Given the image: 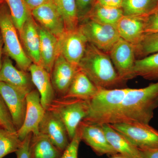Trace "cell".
I'll return each instance as SVG.
<instances>
[{
  "label": "cell",
  "mask_w": 158,
  "mask_h": 158,
  "mask_svg": "<svg viewBox=\"0 0 158 158\" xmlns=\"http://www.w3.org/2000/svg\"><path fill=\"white\" fill-rule=\"evenodd\" d=\"M158 107V81L141 88H130L111 123L149 124Z\"/></svg>",
  "instance_id": "6da1fadb"
},
{
  "label": "cell",
  "mask_w": 158,
  "mask_h": 158,
  "mask_svg": "<svg viewBox=\"0 0 158 158\" xmlns=\"http://www.w3.org/2000/svg\"><path fill=\"white\" fill-rule=\"evenodd\" d=\"M79 68L97 88L114 89L123 84L109 54L88 43Z\"/></svg>",
  "instance_id": "7a4b0ae2"
},
{
  "label": "cell",
  "mask_w": 158,
  "mask_h": 158,
  "mask_svg": "<svg viewBox=\"0 0 158 158\" xmlns=\"http://www.w3.org/2000/svg\"><path fill=\"white\" fill-rule=\"evenodd\" d=\"M130 88H98L96 94L88 101L89 111L83 121L94 124H110Z\"/></svg>",
  "instance_id": "3957f363"
},
{
  "label": "cell",
  "mask_w": 158,
  "mask_h": 158,
  "mask_svg": "<svg viewBox=\"0 0 158 158\" xmlns=\"http://www.w3.org/2000/svg\"><path fill=\"white\" fill-rule=\"evenodd\" d=\"M0 31L4 43L3 54L14 60L19 69L28 72L33 63L23 48L10 9L6 2L0 5Z\"/></svg>",
  "instance_id": "277c9868"
},
{
  "label": "cell",
  "mask_w": 158,
  "mask_h": 158,
  "mask_svg": "<svg viewBox=\"0 0 158 158\" xmlns=\"http://www.w3.org/2000/svg\"><path fill=\"white\" fill-rule=\"evenodd\" d=\"M47 110L56 114L63 122L71 141L79 125L88 115L89 103L88 101L81 99L56 97Z\"/></svg>",
  "instance_id": "5b68a950"
},
{
  "label": "cell",
  "mask_w": 158,
  "mask_h": 158,
  "mask_svg": "<svg viewBox=\"0 0 158 158\" xmlns=\"http://www.w3.org/2000/svg\"><path fill=\"white\" fill-rule=\"evenodd\" d=\"M110 124L139 149L158 148V131L149 124L128 122Z\"/></svg>",
  "instance_id": "8992f818"
},
{
  "label": "cell",
  "mask_w": 158,
  "mask_h": 158,
  "mask_svg": "<svg viewBox=\"0 0 158 158\" xmlns=\"http://www.w3.org/2000/svg\"><path fill=\"white\" fill-rule=\"evenodd\" d=\"M78 28L88 43L108 54L120 38L116 26L104 24L89 19L79 23Z\"/></svg>",
  "instance_id": "52a82bcc"
},
{
  "label": "cell",
  "mask_w": 158,
  "mask_h": 158,
  "mask_svg": "<svg viewBox=\"0 0 158 158\" xmlns=\"http://www.w3.org/2000/svg\"><path fill=\"white\" fill-rule=\"evenodd\" d=\"M109 55L117 73L123 81L135 78L134 68L137 59L134 45L120 38Z\"/></svg>",
  "instance_id": "ba28073f"
},
{
  "label": "cell",
  "mask_w": 158,
  "mask_h": 158,
  "mask_svg": "<svg viewBox=\"0 0 158 158\" xmlns=\"http://www.w3.org/2000/svg\"><path fill=\"white\" fill-rule=\"evenodd\" d=\"M58 43L59 55L69 62L78 66L88 43L79 28L65 31L58 38Z\"/></svg>",
  "instance_id": "9c48e42d"
},
{
  "label": "cell",
  "mask_w": 158,
  "mask_h": 158,
  "mask_svg": "<svg viewBox=\"0 0 158 158\" xmlns=\"http://www.w3.org/2000/svg\"><path fill=\"white\" fill-rule=\"evenodd\" d=\"M27 109L22 126L17 131L19 138L23 141L29 134H39V125L45 114L46 110L40 102V94L36 89L27 95Z\"/></svg>",
  "instance_id": "30bf717a"
},
{
  "label": "cell",
  "mask_w": 158,
  "mask_h": 158,
  "mask_svg": "<svg viewBox=\"0 0 158 158\" xmlns=\"http://www.w3.org/2000/svg\"><path fill=\"white\" fill-rule=\"evenodd\" d=\"M31 15L38 25L58 38L66 31L62 15L53 1L32 10Z\"/></svg>",
  "instance_id": "8fae6325"
},
{
  "label": "cell",
  "mask_w": 158,
  "mask_h": 158,
  "mask_svg": "<svg viewBox=\"0 0 158 158\" xmlns=\"http://www.w3.org/2000/svg\"><path fill=\"white\" fill-rule=\"evenodd\" d=\"M39 133L46 136L50 141L63 152L70 143L67 129L56 114L46 110L39 125Z\"/></svg>",
  "instance_id": "7c38bea8"
},
{
  "label": "cell",
  "mask_w": 158,
  "mask_h": 158,
  "mask_svg": "<svg viewBox=\"0 0 158 158\" xmlns=\"http://www.w3.org/2000/svg\"><path fill=\"white\" fill-rule=\"evenodd\" d=\"M78 129L81 141L90 146L98 155L118 154L108 142L101 125L82 121Z\"/></svg>",
  "instance_id": "4fadbf2b"
},
{
  "label": "cell",
  "mask_w": 158,
  "mask_h": 158,
  "mask_svg": "<svg viewBox=\"0 0 158 158\" xmlns=\"http://www.w3.org/2000/svg\"><path fill=\"white\" fill-rule=\"evenodd\" d=\"M0 94L6 103L15 127L18 131L24 121L27 95L2 82H0Z\"/></svg>",
  "instance_id": "5bb4252c"
},
{
  "label": "cell",
  "mask_w": 158,
  "mask_h": 158,
  "mask_svg": "<svg viewBox=\"0 0 158 158\" xmlns=\"http://www.w3.org/2000/svg\"><path fill=\"white\" fill-rule=\"evenodd\" d=\"M0 82L8 84L26 95L35 89L30 73L15 67L11 58L4 54L0 70Z\"/></svg>",
  "instance_id": "9a60e30c"
},
{
  "label": "cell",
  "mask_w": 158,
  "mask_h": 158,
  "mask_svg": "<svg viewBox=\"0 0 158 158\" xmlns=\"http://www.w3.org/2000/svg\"><path fill=\"white\" fill-rule=\"evenodd\" d=\"M78 69V66L69 62L61 55H59L50 73L51 81L56 97L65 96Z\"/></svg>",
  "instance_id": "2e32d148"
},
{
  "label": "cell",
  "mask_w": 158,
  "mask_h": 158,
  "mask_svg": "<svg viewBox=\"0 0 158 158\" xmlns=\"http://www.w3.org/2000/svg\"><path fill=\"white\" fill-rule=\"evenodd\" d=\"M19 35L23 48L32 63L42 66L37 23L32 15L26 20Z\"/></svg>",
  "instance_id": "e0dca14e"
},
{
  "label": "cell",
  "mask_w": 158,
  "mask_h": 158,
  "mask_svg": "<svg viewBox=\"0 0 158 158\" xmlns=\"http://www.w3.org/2000/svg\"><path fill=\"white\" fill-rule=\"evenodd\" d=\"M28 72L34 87L40 94L41 104L46 110L56 97L51 81L50 73L42 66L34 63L30 66Z\"/></svg>",
  "instance_id": "ac0fdd59"
},
{
  "label": "cell",
  "mask_w": 158,
  "mask_h": 158,
  "mask_svg": "<svg viewBox=\"0 0 158 158\" xmlns=\"http://www.w3.org/2000/svg\"><path fill=\"white\" fill-rule=\"evenodd\" d=\"M116 28L120 38L135 46L145 34V17L123 15Z\"/></svg>",
  "instance_id": "d6986e66"
},
{
  "label": "cell",
  "mask_w": 158,
  "mask_h": 158,
  "mask_svg": "<svg viewBox=\"0 0 158 158\" xmlns=\"http://www.w3.org/2000/svg\"><path fill=\"white\" fill-rule=\"evenodd\" d=\"M37 25L40 37V51L42 66L51 73L59 55L58 38Z\"/></svg>",
  "instance_id": "ffe728a7"
},
{
  "label": "cell",
  "mask_w": 158,
  "mask_h": 158,
  "mask_svg": "<svg viewBox=\"0 0 158 158\" xmlns=\"http://www.w3.org/2000/svg\"><path fill=\"white\" fill-rule=\"evenodd\" d=\"M108 142L118 154L127 158H141V152L110 124H101Z\"/></svg>",
  "instance_id": "44dd1931"
},
{
  "label": "cell",
  "mask_w": 158,
  "mask_h": 158,
  "mask_svg": "<svg viewBox=\"0 0 158 158\" xmlns=\"http://www.w3.org/2000/svg\"><path fill=\"white\" fill-rule=\"evenodd\" d=\"M96 87L82 71L79 68L69 86L65 97L89 101L97 92Z\"/></svg>",
  "instance_id": "7402d4cb"
},
{
  "label": "cell",
  "mask_w": 158,
  "mask_h": 158,
  "mask_svg": "<svg viewBox=\"0 0 158 158\" xmlns=\"http://www.w3.org/2000/svg\"><path fill=\"white\" fill-rule=\"evenodd\" d=\"M29 152L30 158H61L63 154L46 136L40 133L32 135Z\"/></svg>",
  "instance_id": "603a6c76"
},
{
  "label": "cell",
  "mask_w": 158,
  "mask_h": 158,
  "mask_svg": "<svg viewBox=\"0 0 158 158\" xmlns=\"http://www.w3.org/2000/svg\"><path fill=\"white\" fill-rule=\"evenodd\" d=\"M158 8V0H122L125 16L146 17Z\"/></svg>",
  "instance_id": "cb8c5ba5"
},
{
  "label": "cell",
  "mask_w": 158,
  "mask_h": 158,
  "mask_svg": "<svg viewBox=\"0 0 158 158\" xmlns=\"http://www.w3.org/2000/svg\"><path fill=\"white\" fill-rule=\"evenodd\" d=\"M123 16L121 8L105 7L95 2L87 19L104 24L116 26Z\"/></svg>",
  "instance_id": "d4e9b609"
},
{
  "label": "cell",
  "mask_w": 158,
  "mask_h": 158,
  "mask_svg": "<svg viewBox=\"0 0 158 158\" xmlns=\"http://www.w3.org/2000/svg\"><path fill=\"white\" fill-rule=\"evenodd\" d=\"M134 76L149 81H158V52L137 59L134 68Z\"/></svg>",
  "instance_id": "484cf974"
},
{
  "label": "cell",
  "mask_w": 158,
  "mask_h": 158,
  "mask_svg": "<svg viewBox=\"0 0 158 158\" xmlns=\"http://www.w3.org/2000/svg\"><path fill=\"white\" fill-rule=\"evenodd\" d=\"M62 15L66 31L77 28L79 19L75 0H53Z\"/></svg>",
  "instance_id": "4316f807"
},
{
  "label": "cell",
  "mask_w": 158,
  "mask_h": 158,
  "mask_svg": "<svg viewBox=\"0 0 158 158\" xmlns=\"http://www.w3.org/2000/svg\"><path fill=\"white\" fill-rule=\"evenodd\" d=\"M8 5L12 20L18 34L20 33L25 23L31 14L24 0H4Z\"/></svg>",
  "instance_id": "83f0119b"
},
{
  "label": "cell",
  "mask_w": 158,
  "mask_h": 158,
  "mask_svg": "<svg viewBox=\"0 0 158 158\" xmlns=\"http://www.w3.org/2000/svg\"><path fill=\"white\" fill-rule=\"evenodd\" d=\"M22 142L17 133L11 132L0 124V158L16 152Z\"/></svg>",
  "instance_id": "f1b7e54d"
},
{
  "label": "cell",
  "mask_w": 158,
  "mask_h": 158,
  "mask_svg": "<svg viewBox=\"0 0 158 158\" xmlns=\"http://www.w3.org/2000/svg\"><path fill=\"white\" fill-rule=\"evenodd\" d=\"M134 47L137 59L158 52V33L145 34L139 44Z\"/></svg>",
  "instance_id": "f546056e"
},
{
  "label": "cell",
  "mask_w": 158,
  "mask_h": 158,
  "mask_svg": "<svg viewBox=\"0 0 158 158\" xmlns=\"http://www.w3.org/2000/svg\"><path fill=\"white\" fill-rule=\"evenodd\" d=\"M0 124L11 132L17 133L15 127L11 114L2 97L0 94Z\"/></svg>",
  "instance_id": "4dcf8cb0"
},
{
  "label": "cell",
  "mask_w": 158,
  "mask_h": 158,
  "mask_svg": "<svg viewBox=\"0 0 158 158\" xmlns=\"http://www.w3.org/2000/svg\"><path fill=\"white\" fill-rule=\"evenodd\" d=\"M79 23L88 18L96 0H75Z\"/></svg>",
  "instance_id": "1f68e13d"
},
{
  "label": "cell",
  "mask_w": 158,
  "mask_h": 158,
  "mask_svg": "<svg viewBox=\"0 0 158 158\" xmlns=\"http://www.w3.org/2000/svg\"><path fill=\"white\" fill-rule=\"evenodd\" d=\"M81 141L78 128L75 135L71 140L69 145L63 152L61 158H78L79 145Z\"/></svg>",
  "instance_id": "d6a6232c"
},
{
  "label": "cell",
  "mask_w": 158,
  "mask_h": 158,
  "mask_svg": "<svg viewBox=\"0 0 158 158\" xmlns=\"http://www.w3.org/2000/svg\"><path fill=\"white\" fill-rule=\"evenodd\" d=\"M158 33V8L145 17V34Z\"/></svg>",
  "instance_id": "836d02e7"
},
{
  "label": "cell",
  "mask_w": 158,
  "mask_h": 158,
  "mask_svg": "<svg viewBox=\"0 0 158 158\" xmlns=\"http://www.w3.org/2000/svg\"><path fill=\"white\" fill-rule=\"evenodd\" d=\"M32 135V133L29 134L23 140L20 146L15 152L16 158H30L29 148Z\"/></svg>",
  "instance_id": "e575fe53"
},
{
  "label": "cell",
  "mask_w": 158,
  "mask_h": 158,
  "mask_svg": "<svg viewBox=\"0 0 158 158\" xmlns=\"http://www.w3.org/2000/svg\"><path fill=\"white\" fill-rule=\"evenodd\" d=\"M96 3L110 8H121L122 0H96Z\"/></svg>",
  "instance_id": "d590c367"
},
{
  "label": "cell",
  "mask_w": 158,
  "mask_h": 158,
  "mask_svg": "<svg viewBox=\"0 0 158 158\" xmlns=\"http://www.w3.org/2000/svg\"><path fill=\"white\" fill-rule=\"evenodd\" d=\"M26 5L30 11L38 8L44 4L53 1V0H24Z\"/></svg>",
  "instance_id": "8d00e7d4"
},
{
  "label": "cell",
  "mask_w": 158,
  "mask_h": 158,
  "mask_svg": "<svg viewBox=\"0 0 158 158\" xmlns=\"http://www.w3.org/2000/svg\"><path fill=\"white\" fill-rule=\"evenodd\" d=\"M139 149L141 158H158V148Z\"/></svg>",
  "instance_id": "74e56055"
},
{
  "label": "cell",
  "mask_w": 158,
  "mask_h": 158,
  "mask_svg": "<svg viewBox=\"0 0 158 158\" xmlns=\"http://www.w3.org/2000/svg\"><path fill=\"white\" fill-rule=\"evenodd\" d=\"M3 46H4V43H3L2 34H1V31H0V70L2 68V65Z\"/></svg>",
  "instance_id": "f35d334b"
},
{
  "label": "cell",
  "mask_w": 158,
  "mask_h": 158,
  "mask_svg": "<svg viewBox=\"0 0 158 158\" xmlns=\"http://www.w3.org/2000/svg\"><path fill=\"white\" fill-rule=\"evenodd\" d=\"M110 158H127L125 157L124 156H123L120 155L119 154H116L115 155L113 156L112 157H111Z\"/></svg>",
  "instance_id": "ab89813d"
},
{
  "label": "cell",
  "mask_w": 158,
  "mask_h": 158,
  "mask_svg": "<svg viewBox=\"0 0 158 158\" xmlns=\"http://www.w3.org/2000/svg\"><path fill=\"white\" fill-rule=\"evenodd\" d=\"M5 1H4V0H0V5H1V4H2V3L5 2Z\"/></svg>",
  "instance_id": "60d3db41"
}]
</instances>
